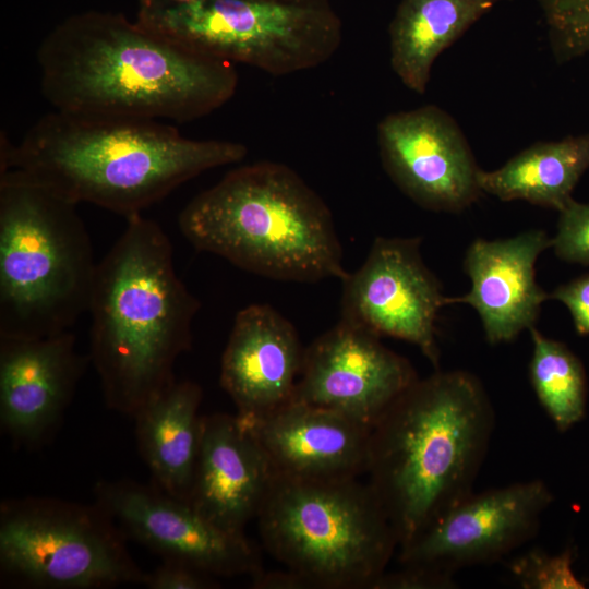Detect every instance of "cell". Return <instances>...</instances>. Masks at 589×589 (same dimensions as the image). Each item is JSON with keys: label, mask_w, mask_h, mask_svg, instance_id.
<instances>
[{"label": "cell", "mask_w": 589, "mask_h": 589, "mask_svg": "<svg viewBox=\"0 0 589 589\" xmlns=\"http://www.w3.org/2000/svg\"><path fill=\"white\" fill-rule=\"evenodd\" d=\"M37 61L43 95L65 112L188 122L225 105L238 86L233 63L111 12L61 21Z\"/></svg>", "instance_id": "6da1fadb"}, {"label": "cell", "mask_w": 589, "mask_h": 589, "mask_svg": "<svg viewBox=\"0 0 589 589\" xmlns=\"http://www.w3.org/2000/svg\"><path fill=\"white\" fill-rule=\"evenodd\" d=\"M0 172L17 170L74 203L125 218L213 168L241 161L247 147L193 140L160 120L52 110L17 144L1 135Z\"/></svg>", "instance_id": "7a4b0ae2"}, {"label": "cell", "mask_w": 589, "mask_h": 589, "mask_svg": "<svg viewBox=\"0 0 589 589\" xmlns=\"http://www.w3.org/2000/svg\"><path fill=\"white\" fill-rule=\"evenodd\" d=\"M494 426L483 385L460 370L418 378L372 425L366 482L398 550L473 492Z\"/></svg>", "instance_id": "3957f363"}, {"label": "cell", "mask_w": 589, "mask_h": 589, "mask_svg": "<svg viewBox=\"0 0 589 589\" xmlns=\"http://www.w3.org/2000/svg\"><path fill=\"white\" fill-rule=\"evenodd\" d=\"M200 301L176 273L171 241L137 214L97 263L89 299L92 361L110 410L133 416L176 381Z\"/></svg>", "instance_id": "277c9868"}, {"label": "cell", "mask_w": 589, "mask_h": 589, "mask_svg": "<svg viewBox=\"0 0 589 589\" xmlns=\"http://www.w3.org/2000/svg\"><path fill=\"white\" fill-rule=\"evenodd\" d=\"M178 226L195 249L264 277L342 281L349 274L328 206L280 163L230 170L184 206Z\"/></svg>", "instance_id": "5b68a950"}, {"label": "cell", "mask_w": 589, "mask_h": 589, "mask_svg": "<svg viewBox=\"0 0 589 589\" xmlns=\"http://www.w3.org/2000/svg\"><path fill=\"white\" fill-rule=\"evenodd\" d=\"M76 206L0 172V337L56 335L88 311L97 263Z\"/></svg>", "instance_id": "8992f818"}, {"label": "cell", "mask_w": 589, "mask_h": 589, "mask_svg": "<svg viewBox=\"0 0 589 589\" xmlns=\"http://www.w3.org/2000/svg\"><path fill=\"white\" fill-rule=\"evenodd\" d=\"M256 520L266 551L303 589H374L398 550L382 504L359 478L276 474Z\"/></svg>", "instance_id": "52a82bcc"}, {"label": "cell", "mask_w": 589, "mask_h": 589, "mask_svg": "<svg viewBox=\"0 0 589 589\" xmlns=\"http://www.w3.org/2000/svg\"><path fill=\"white\" fill-rule=\"evenodd\" d=\"M135 20L192 50L275 76L322 65L342 38L330 0H139Z\"/></svg>", "instance_id": "ba28073f"}, {"label": "cell", "mask_w": 589, "mask_h": 589, "mask_svg": "<svg viewBox=\"0 0 589 589\" xmlns=\"http://www.w3.org/2000/svg\"><path fill=\"white\" fill-rule=\"evenodd\" d=\"M124 533L96 502L9 498L0 505V569L37 589H99L145 585Z\"/></svg>", "instance_id": "9c48e42d"}, {"label": "cell", "mask_w": 589, "mask_h": 589, "mask_svg": "<svg viewBox=\"0 0 589 589\" xmlns=\"http://www.w3.org/2000/svg\"><path fill=\"white\" fill-rule=\"evenodd\" d=\"M94 495L125 537L163 560L189 564L217 578L253 579L264 570L260 552L244 533L221 529L190 503L155 484L128 479L99 481Z\"/></svg>", "instance_id": "30bf717a"}, {"label": "cell", "mask_w": 589, "mask_h": 589, "mask_svg": "<svg viewBox=\"0 0 589 589\" xmlns=\"http://www.w3.org/2000/svg\"><path fill=\"white\" fill-rule=\"evenodd\" d=\"M446 304L422 261L420 239L377 237L361 267L342 280L340 320L413 344L437 368L435 322Z\"/></svg>", "instance_id": "8fae6325"}, {"label": "cell", "mask_w": 589, "mask_h": 589, "mask_svg": "<svg viewBox=\"0 0 589 589\" xmlns=\"http://www.w3.org/2000/svg\"><path fill=\"white\" fill-rule=\"evenodd\" d=\"M553 500L541 479L472 492L400 548L398 561L452 575L495 563L536 536Z\"/></svg>", "instance_id": "7c38bea8"}, {"label": "cell", "mask_w": 589, "mask_h": 589, "mask_svg": "<svg viewBox=\"0 0 589 589\" xmlns=\"http://www.w3.org/2000/svg\"><path fill=\"white\" fill-rule=\"evenodd\" d=\"M376 131L383 168L419 206L458 213L483 193L481 169L462 130L438 106L388 113Z\"/></svg>", "instance_id": "4fadbf2b"}, {"label": "cell", "mask_w": 589, "mask_h": 589, "mask_svg": "<svg viewBox=\"0 0 589 589\" xmlns=\"http://www.w3.org/2000/svg\"><path fill=\"white\" fill-rule=\"evenodd\" d=\"M418 378L411 363L378 336L340 320L304 349L292 400L341 412L372 428Z\"/></svg>", "instance_id": "5bb4252c"}, {"label": "cell", "mask_w": 589, "mask_h": 589, "mask_svg": "<svg viewBox=\"0 0 589 589\" xmlns=\"http://www.w3.org/2000/svg\"><path fill=\"white\" fill-rule=\"evenodd\" d=\"M75 342L71 330L0 337V425L15 443H41L62 418L88 360Z\"/></svg>", "instance_id": "9a60e30c"}, {"label": "cell", "mask_w": 589, "mask_h": 589, "mask_svg": "<svg viewBox=\"0 0 589 589\" xmlns=\"http://www.w3.org/2000/svg\"><path fill=\"white\" fill-rule=\"evenodd\" d=\"M239 419L277 476L341 480L366 473L371 428L347 414L291 400L263 417Z\"/></svg>", "instance_id": "2e32d148"}, {"label": "cell", "mask_w": 589, "mask_h": 589, "mask_svg": "<svg viewBox=\"0 0 589 589\" xmlns=\"http://www.w3.org/2000/svg\"><path fill=\"white\" fill-rule=\"evenodd\" d=\"M263 448L237 414L202 416L201 442L189 503L230 532L256 519L275 479Z\"/></svg>", "instance_id": "e0dca14e"}, {"label": "cell", "mask_w": 589, "mask_h": 589, "mask_svg": "<svg viewBox=\"0 0 589 589\" xmlns=\"http://www.w3.org/2000/svg\"><path fill=\"white\" fill-rule=\"evenodd\" d=\"M304 349L293 325L267 304L240 310L221 356L220 385L237 416L263 417L292 400Z\"/></svg>", "instance_id": "ac0fdd59"}, {"label": "cell", "mask_w": 589, "mask_h": 589, "mask_svg": "<svg viewBox=\"0 0 589 589\" xmlns=\"http://www.w3.org/2000/svg\"><path fill=\"white\" fill-rule=\"evenodd\" d=\"M551 239L542 230H529L508 239L474 240L464 261L471 289L461 297H447V303L472 306L489 342L514 340L534 327L549 299L536 281V262L551 248Z\"/></svg>", "instance_id": "d6986e66"}, {"label": "cell", "mask_w": 589, "mask_h": 589, "mask_svg": "<svg viewBox=\"0 0 589 589\" xmlns=\"http://www.w3.org/2000/svg\"><path fill=\"white\" fill-rule=\"evenodd\" d=\"M202 389L192 381H175L133 416L139 452L153 484L190 500L200 452Z\"/></svg>", "instance_id": "ffe728a7"}, {"label": "cell", "mask_w": 589, "mask_h": 589, "mask_svg": "<svg viewBox=\"0 0 589 589\" xmlns=\"http://www.w3.org/2000/svg\"><path fill=\"white\" fill-rule=\"evenodd\" d=\"M512 0H400L388 26L390 67L424 94L437 57L496 4Z\"/></svg>", "instance_id": "44dd1931"}, {"label": "cell", "mask_w": 589, "mask_h": 589, "mask_svg": "<svg viewBox=\"0 0 589 589\" xmlns=\"http://www.w3.org/2000/svg\"><path fill=\"white\" fill-rule=\"evenodd\" d=\"M589 169V133L538 142L497 169L479 172L483 193L501 201L521 200L560 212Z\"/></svg>", "instance_id": "7402d4cb"}, {"label": "cell", "mask_w": 589, "mask_h": 589, "mask_svg": "<svg viewBox=\"0 0 589 589\" xmlns=\"http://www.w3.org/2000/svg\"><path fill=\"white\" fill-rule=\"evenodd\" d=\"M529 376L537 398L556 429L565 432L585 416L587 381L580 360L561 341L529 329Z\"/></svg>", "instance_id": "603a6c76"}, {"label": "cell", "mask_w": 589, "mask_h": 589, "mask_svg": "<svg viewBox=\"0 0 589 589\" xmlns=\"http://www.w3.org/2000/svg\"><path fill=\"white\" fill-rule=\"evenodd\" d=\"M558 64L589 53V0H537Z\"/></svg>", "instance_id": "cb8c5ba5"}, {"label": "cell", "mask_w": 589, "mask_h": 589, "mask_svg": "<svg viewBox=\"0 0 589 589\" xmlns=\"http://www.w3.org/2000/svg\"><path fill=\"white\" fill-rule=\"evenodd\" d=\"M574 551L558 554L530 549L508 563V570L524 589H585L573 569Z\"/></svg>", "instance_id": "d4e9b609"}, {"label": "cell", "mask_w": 589, "mask_h": 589, "mask_svg": "<svg viewBox=\"0 0 589 589\" xmlns=\"http://www.w3.org/2000/svg\"><path fill=\"white\" fill-rule=\"evenodd\" d=\"M558 214L556 233L551 239L555 255L589 266V203L573 199Z\"/></svg>", "instance_id": "484cf974"}, {"label": "cell", "mask_w": 589, "mask_h": 589, "mask_svg": "<svg viewBox=\"0 0 589 589\" xmlns=\"http://www.w3.org/2000/svg\"><path fill=\"white\" fill-rule=\"evenodd\" d=\"M145 587L151 589H216L217 577L189 564L163 560L152 573H147Z\"/></svg>", "instance_id": "4316f807"}, {"label": "cell", "mask_w": 589, "mask_h": 589, "mask_svg": "<svg viewBox=\"0 0 589 589\" xmlns=\"http://www.w3.org/2000/svg\"><path fill=\"white\" fill-rule=\"evenodd\" d=\"M454 575L423 565L406 564L397 570L385 572L374 589H453Z\"/></svg>", "instance_id": "83f0119b"}, {"label": "cell", "mask_w": 589, "mask_h": 589, "mask_svg": "<svg viewBox=\"0 0 589 589\" xmlns=\"http://www.w3.org/2000/svg\"><path fill=\"white\" fill-rule=\"evenodd\" d=\"M549 299L562 302L569 311L575 329L589 335V274L556 287Z\"/></svg>", "instance_id": "f1b7e54d"}]
</instances>
